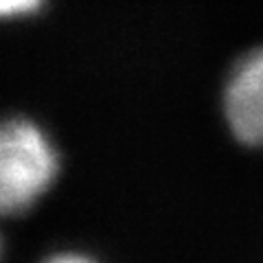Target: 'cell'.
<instances>
[{
	"label": "cell",
	"instance_id": "2",
	"mask_svg": "<svg viewBox=\"0 0 263 263\" xmlns=\"http://www.w3.org/2000/svg\"><path fill=\"white\" fill-rule=\"evenodd\" d=\"M224 112L241 143L263 147V48L246 55L230 72Z\"/></svg>",
	"mask_w": 263,
	"mask_h": 263
},
{
	"label": "cell",
	"instance_id": "4",
	"mask_svg": "<svg viewBox=\"0 0 263 263\" xmlns=\"http://www.w3.org/2000/svg\"><path fill=\"white\" fill-rule=\"evenodd\" d=\"M44 263H95V261L77 252H62V254H55V257L46 259Z\"/></svg>",
	"mask_w": 263,
	"mask_h": 263
},
{
	"label": "cell",
	"instance_id": "3",
	"mask_svg": "<svg viewBox=\"0 0 263 263\" xmlns=\"http://www.w3.org/2000/svg\"><path fill=\"white\" fill-rule=\"evenodd\" d=\"M46 0H0V20L35 13Z\"/></svg>",
	"mask_w": 263,
	"mask_h": 263
},
{
	"label": "cell",
	"instance_id": "1",
	"mask_svg": "<svg viewBox=\"0 0 263 263\" xmlns=\"http://www.w3.org/2000/svg\"><path fill=\"white\" fill-rule=\"evenodd\" d=\"M60 171L51 138L27 119L0 121V215L29 211Z\"/></svg>",
	"mask_w": 263,
	"mask_h": 263
}]
</instances>
